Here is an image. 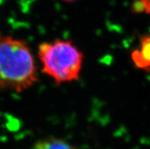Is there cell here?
<instances>
[{"mask_svg": "<svg viewBox=\"0 0 150 149\" xmlns=\"http://www.w3.org/2000/svg\"><path fill=\"white\" fill-rule=\"evenodd\" d=\"M63 2H75L76 0H62Z\"/></svg>", "mask_w": 150, "mask_h": 149, "instance_id": "6", "label": "cell"}, {"mask_svg": "<svg viewBox=\"0 0 150 149\" xmlns=\"http://www.w3.org/2000/svg\"><path fill=\"white\" fill-rule=\"evenodd\" d=\"M38 80V70L28 44L0 33V89L21 93Z\"/></svg>", "mask_w": 150, "mask_h": 149, "instance_id": "1", "label": "cell"}, {"mask_svg": "<svg viewBox=\"0 0 150 149\" xmlns=\"http://www.w3.org/2000/svg\"><path fill=\"white\" fill-rule=\"evenodd\" d=\"M133 8L137 11H145L150 14V0H139L135 3Z\"/></svg>", "mask_w": 150, "mask_h": 149, "instance_id": "5", "label": "cell"}, {"mask_svg": "<svg viewBox=\"0 0 150 149\" xmlns=\"http://www.w3.org/2000/svg\"><path fill=\"white\" fill-rule=\"evenodd\" d=\"M131 59L137 68L150 72V35L140 38V45L132 52Z\"/></svg>", "mask_w": 150, "mask_h": 149, "instance_id": "3", "label": "cell"}, {"mask_svg": "<svg viewBox=\"0 0 150 149\" xmlns=\"http://www.w3.org/2000/svg\"><path fill=\"white\" fill-rule=\"evenodd\" d=\"M30 149H78L64 140L57 138H44L38 141Z\"/></svg>", "mask_w": 150, "mask_h": 149, "instance_id": "4", "label": "cell"}, {"mask_svg": "<svg viewBox=\"0 0 150 149\" xmlns=\"http://www.w3.org/2000/svg\"><path fill=\"white\" fill-rule=\"evenodd\" d=\"M45 74L58 85L79 78L83 63V54L70 40H55L45 42L38 47Z\"/></svg>", "mask_w": 150, "mask_h": 149, "instance_id": "2", "label": "cell"}]
</instances>
